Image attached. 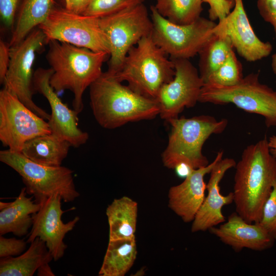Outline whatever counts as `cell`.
<instances>
[{"instance_id": "cell-1", "label": "cell", "mask_w": 276, "mask_h": 276, "mask_svg": "<svg viewBox=\"0 0 276 276\" xmlns=\"http://www.w3.org/2000/svg\"><path fill=\"white\" fill-rule=\"evenodd\" d=\"M233 190L236 212L249 223H258L276 179V158L266 135L247 146L235 166Z\"/></svg>"}, {"instance_id": "cell-2", "label": "cell", "mask_w": 276, "mask_h": 276, "mask_svg": "<svg viewBox=\"0 0 276 276\" xmlns=\"http://www.w3.org/2000/svg\"><path fill=\"white\" fill-rule=\"evenodd\" d=\"M90 105L102 127L112 129L132 122L150 120L159 113L156 99L144 97L122 84L107 71L89 86Z\"/></svg>"}, {"instance_id": "cell-3", "label": "cell", "mask_w": 276, "mask_h": 276, "mask_svg": "<svg viewBox=\"0 0 276 276\" xmlns=\"http://www.w3.org/2000/svg\"><path fill=\"white\" fill-rule=\"evenodd\" d=\"M48 44L47 60L53 70L50 84L56 93L68 89L73 93V109L79 114L83 109L85 90L101 75L109 55L57 40Z\"/></svg>"}, {"instance_id": "cell-4", "label": "cell", "mask_w": 276, "mask_h": 276, "mask_svg": "<svg viewBox=\"0 0 276 276\" xmlns=\"http://www.w3.org/2000/svg\"><path fill=\"white\" fill-rule=\"evenodd\" d=\"M166 55L150 34L129 50L120 69L114 74L121 82L126 81L135 93L156 99L160 88L175 73L173 61Z\"/></svg>"}, {"instance_id": "cell-5", "label": "cell", "mask_w": 276, "mask_h": 276, "mask_svg": "<svg viewBox=\"0 0 276 276\" xmlns=\"http://www.w3.org/2000/svg\"><path fill=\"white\" fill-rule=\"evenodd\" d=\"M168 122L171 131L162 159L164 165L172 169L182 164L194 169L208 166L210 163L202 152V147L211 135L224 131L228 124L225 119L218 120L208 115L178 117Z\"/></svg>"}, {"instance_id": "cell-6", "label": "cell", "mask_w": 276, "mask_h": 276, "mask_svg": "<svg viewBox=\"0 0 276 276\" xmlns=\"http://www.w3.org/2000/svg\"><path fill=\"white\" fill-rule=\"evenodd\" d=\"M0 160L20 175L27 194L35 197L37 203L41 204L56 194L60 195L65 202L73 201L80 195L75 186L73 171L67 167L41 165L21 152L8 149L0 151Z\"/></svg>"}, {"instance_id": "cell-7", "label": "cell", "mask_w": 276, "mask_h": 276, "mask_svg": "<svg viewBox=\"0 0 276 276\" xmlns=\"http://www.w3.org/2000/svg\"><path fill=\"white\" fill-rule=\"evenodd\" d=\"M199 102L233 103L246 112L262 116L267 127L276 126V90L260 82L259 72L243 77L232 86L204 83Z\"/></svg>"}, {"instance_id": "cell-8", "label": "cell", "mask_w": 276, "mask_h": 276, "mask_svg": "<svg viewBox=\"0 0 276 276\" xmlns=\"http://www.w3.org/2000/svg\"><path fill=\"white\" fill-rule=\"evenodd\" d=\"M99 24L110 48L107 71L113 74L120 69L129 50L153 29L144 4L99 18Z\"/></svg>"}, {"instance_id": "cell-9", "label": "cell", "mask_w": 276, "mask_h": 276, "mask_svg": "<svg viewBox=\"0 0 276 276\" xmlns=\"http://www.w3.org/2000/svg\"><path fill=\"white\" fill-rule=\"evenodd\" d=\"M38 27L45 35L47 43L57 40L110 54L99 18L77 14L56 5L45 21Z\"/></svg>"}, {"instance_id": "cell-10", "label": "cell", "mask_w": 276, "mask_h": 276, "mask_svg": "<svg viewBox=\"0 0 276 276\" xmlns=\"http://www.w3.org/2000/svg\"><path fill=\"white\" fill-rule=\"evenodd\" d=\"M153 24L152 37L170 59H188L198 54L212 36L217 25L200 17L186 25L173 24L160 15L154 6L150 7Z\"/></svg>"}, {"instance_id": "cell-11", "label": "cell", "mask_w": 276, "mask_h": 276, "mask_svg": "<svg viewBox=\"0 0 276 276\" xmlns=\"http://www.w3.org/2000/svg\"><path fill=\"white\" fill-rule=\"evenodd\" d=\"M47 43L43 32L37 27L17 44L10 47V59L4 88L15 95L25 105L44 120L51 114L33 101V65L36 54Z\"/></svg>"}, {"instance_id": "cell-12", "label": "cell", "mask_w": 276, "mask_h": 276, "mask_svg": "<svg viewBox=\"0 0 276 276\" xmlns=\"http://www.w3.org/2000/svg\"><path fill=\"white\" fill-rule=\"evenodd\" d=\"M45 120L5 88L0 91V140L8 149L21 152L29 140L52 133Z\"/></svg>"}, {"instance_id": "cell-13", "label": "cell", "mask_w": 276, "mask_h": 276, "mask_svg": "<svg viewBox=\"0 0 276 276\" xmlns=\"http://www.w3.org/2000/svg\"><path fill=\"white\" fill-rule=\"evenodd\" d=\"M175 73L173 79L160 88L156 100L162 119L177 118L185 108L199 102L204 82L198 70L188 59H171Z\"/></svg>"}, {"instance_id": "cell-14", "label": "cell", "mask_w": 276, "mask_h": 276, "mask_svg": "<svg viewBox=\"0 0 276 276\" xmlns=\"http://www.w3.org/2000/svg\"><path fill=\"white\" fill-rule=\"evenodd\" d=\"M53 73L51 67L37 68L33 75L34 91L42 95L50 104L51 114L48 123L52 133L68 141L73 147H80L88 140V133L78 127V114L62 101L51 86L50 80Z\"/></svg>"}, {"instance_id": "cell-15", "label": "cell", "mask_w": 276, "mask_h": 276, "mask_svg": "<svg viewBox=\"0 0 276 276\" xmlns=\"http://www.w3.org/2000/svg\"><path fill=\"white\" fill-rule=\"evenodd\" d=\"M61 200V196L56 194L41 204L40 210L32 215L33 224L27 241V243H31L37 237L41 239L45 243L54 261L63 256L67 248L63 241L64 237L80 219L76 216L67 223L63 222Z\"/></svg>"}, {"instance_id": "cell-16", "label": "cell", "mask_w": 276, "mask_h": 276, "mask_svg": "<svg viewBox=\"0 0 276 276\" xmlns=\"http://www.w3.org/2000/svg\"><path fill=\"white\" fill-rule=\"evenodd\" d=\"M232 11L218 24L224 30L238 54L247 61L254 62L268 56L272 46L260 40L255 33L244 9L242 0H235Z\"/></svg>"}, {"instance_id": "cell-17", "label": "cell", "mask_w": 276, "mask_h": 276, "mask_svg": "<svg viewBox=\"0 0 276 276\" xmlns=\"http://www.w3.org/2000/svg\"><path fill=\"white\" fill-rule=\"evenodd\" d=\"M236 164L233 158H222L212 169L206 184L208 195L192 221V232L206 231L226 221L222 209L234 202V194L233 192L226 195L221 194L219 183L225 173L235 167Z\"/></svg>"}, {"instance_id": "cell-18", "label": "cell", "mask_w": 276, "mask_h": 276, "mask_svg": "<svg viewBox=\"0 0 276 276\" xmlns=\"http://www.w3.org/2000/svg\"><path fill=\"white\" fill-rule=\"evenodd\" d=\"M222 151L218 152L213 161L208 166L194 169L180 184L173 186L168 193V206L185 222H192L205 198L206 174L223 157Z\"/></svg>"}, {"instance_id": "cell-19", "label": "cell", "mask_w": 276, "mask_h": 276, "mask_svg": "<svg viewBox=\"0 0 276 276\" xmlns=\"http://www.w3.org/2000/svg\"><path fill=\"white\" fill-rule=\"evenodd\" d=\"M224 244L236 251L243 248L263 251L271 248L275 240L258 223H249L236 212L218 226L209 229Z\"/></svg>"}, {"instance_id": "cell-20", "label": "cell", "mask_w": 276, "mask_h": 276, "mask_svg": "<svg viewBox=\"0 0 276 276\" xmlns=\"http://www.w3.org/2000/svg\"><path fill=\"white\" fill-rule=\"evenodd\" d=\"M26 188L21 189L14 201L0 202V235L12 233L21 237L26 235L33 224L34 214L41 208V204L27 196Z\"/></svg>"}, {"instance_id": "cell-21", "label": "cell", "mask_w": 276, "mask_h": 276, "mask_svg": "<svg viewBox=\"0 0 276 276\" xmlns=\"http://www.w3.org/2000/svg\"><path fill=\"white\" fill-rule=\"evenodd\" d=\"M24 253L16 257L1 258L0 276H32L41 266L53 257L45 243L37 237Z\"/></svg>"}, {"instance_id": "cell-22", "label": "cell", "mask_w": 276, "mask_h": 276, "mask_svg": "<svg viewBox=\"0 0 276 276\" xmlns=\"http://www.w3.org/2000/svg\"><path fill=\"white\" fill-rule=\"evenodd\" d=\"M71 144L51 133L41 135L27 141L21 153L38 164L52 167L61 166L66 157Z\"/></svg>"}, {"instance_id": "cell-23", "label": "cell", "mask_w": 276, "mask_h": 276, "mask_svg": "<svg viewBox=\"0 0 276 276\" xmlns=\"http://www.w3.org/2000/svg\"><path fill=\"white\" fill-rule=\"evenodd\" d=\"M55 5V0H20L9 42L10 47L21 42L44 22Z\"/></svg>"}, {"instance_id": "cell-24", "label": "cell", "mask_w": 276, "mask_h": 276, "mask_svg": "<svg viewBox=\"0 0 276 276\" xmlns=\"http://www.w3.org/2000/svg\"><path fill=\"white\" fill-rule=\"evenodd\" d=\"M138 205L127 196L115 199L106 214L109 227V240L135 237Z\"/></svg>"}, {"instance_id": "cell-25", "label": "cell", "mask_w": 276, "mask_h": 276, "mask_svg": "<svg viewBox=\"0 0 276 276\" xmlns=\"http://www.w3.org/2000/svg\"><path fill=\"white\" fill-rule=\"evenodd\" d=\"M136 255L135 237L109 240L99 275H125L134 264Z\"/></svg>"}, {"instance_id": "cell-26", "label": "cell", "mask_w": 276, "mask_h": 276, "mask_svg": "<svg viewBox=\"0 0 276 276\" xmlns=\"http://www.w3.org/2000/svg\"><path fill=\"white\" fill-rule=\"evenodd\" d=\"M233 49L224 29L217 23L212 36L198 53L199 73L204 83L225 61Z\"/></svg>"}, {"instance_id": "cell-27", "label": "cell", "mask_w": 276, "mask_h": 276, "mask_svg": "<svg viewBox=\"0 0 276 276\" xmlns=\"http://www.w3.org/2000/svg\"><path fill=\"white\" fill-rule=\"evenodd\" d=\"M202 0H157L158 13L170 22L179 25L197 20L203 10Z\"/></svg>"}, {"instance_id": "cell-28", "label": "cell", "mask_w": 276, "mask_h": 276, "mask_svg": "<svg viewBox=\"0 0 276 276\" xmlns=\"http://www.w3.org/2000/svg\"><path fill=\"white\" fill-rule=\"evenodd\" d=\"M243 78L241 63L237 59L233 49L225 61L209 76L204 83L232 86L238 83Z\"/></svg>"}, {"instance_id": "cell-29", "label": "cell", "mask_w": 276, "mask_h": 276, "mask_svg": "<svg viewBox=\"0 0 276 276\" xmlns=\"http://www.w3.org/2000/svg\"><path fill=\"white\" fill-rule=\"evenodd\" d=\"M145 0H91L83 15L101 18L144 4Z\"/></svg>"}, {"instance_id": "cell-30", "label": "cell", "mask_w": 276, "mask_h": 276, "mask_svg": "<svg viewBox=\"0 0 276 276\" xmlns=\"http://www.w3.org/2000/svg\"><path fill=\"white\" fill-rule=\"evenodd\" d=\"M258 223L276 241V179L264 203L260 220Z\"/></svg>"}, {"instance_id": "cell-31", "label": "cell", "mask_w": 276, "mask_h": 276, "mask_svg": "<svg viewBox=\"0 0 276 276\" xmlns=\"http://www.w3.org/2000/svg\"><path fill=\"white\" fill-rule=\"evenodd\" d=\"M209 4V17L211 20L221 21L231 12L235 5V0H202Z\"/></svg>"}, {"instance_id": "cell-32", "label": "cell", "mask_w": 276, "mask_h": 276, "mask_svg": "<svg viewBox=\"0 0 276 276\" xmlns=\"http://www.w3.org/2000/svg\"><path fill=\"white\" fill-rule=\"evenodd\" d=\"M26 247V242L15 238H7L0 236V257L5 258L20 255Z\"/></svg>"}, {"instance_id": "cell-33", "label": "cell", "mask_w": 276, "mask_h": 276, "mask_svg": "<svg viewBox=\"0 0 276 276\" xmlns=\"http://www.w3.org/2000/svg\"><path fill=\"white\" fill-rule=\"evenodd\" d=\"M20 0H0V16L4 25L13 29Z\"/></svg>"}, {"instance_id": "cell-34", "label": "cell", "mask_w": 276, "mask_h": 276, "mask_svg": "<svg viewBox=\"0 0 276 276\" xmlns=\"http://www.w3.org/2000/svg\"><path fill=\"white\" fill-rule=\"evenodd\" d=\"M257 8L263 19L273 27L276 39V0H257Z\"/></svg>"}, {"instance_id": "cell-35", "label": "cell", "mask_w": 276, "mask_h": 276, "mask_svg": "<svg viewBox=\"0 0 276 276\" xmlns=\"http://www.w3.org/2000/svg\"><path fill=\"white\" fill-rule=\"evenodd\" d=\"M9 43L0 40V82L3 84L10 59Z\"/></svg>"}, {"instance_id": "cell-36", "label": "cell", "mask_w": 276, "mask_h": 276, "mask_svg": "<svg viewBox=\"0 0 276 276\" xmlns=\"http://www.w3.org/2000/svg\"><path fill=\"white\" fill-rule=\"evenodd\" d=\"M90 1L91 0H68L65 7L74 13L82 14Z\"/></svg>"}, {"instance_id": "cell-37", "label": "cell", "mask_w": 276, "mask_h": 276, "mask_svg": "<svg viewBox=\"0 0 276 276\" xmlns=\"http://www.w3.org/2000/svg\"><path fill=\"white\" fill-rule=\"evenodd\" d=\"M270 152L276 158V135H273L268 139Z\"/></svg>"}, {"instance_id": "cell-38", "label": "cell", "mask_w": 276, "mask_h": 276, "mask_svg": "<svg viewBox=\"0 0 276 276\" xmlns=\"http://www.w3.org/2000/svg\"><path fill=\"white\" fill-rule=\"evenodd\" d=\"M38 270V275H55L52 272L49 263L45 264L39 268Z\"/></svg>"}, {"instance_id": "cell-39", "label": "cell", "mask_w": 276, "mask_h": 276, "mask_svg": "<svg viewBox=\"0 0 276 276\" xmlns=\"http://www.w3.org/2000/svg\"><path fill=\"white\" fill-rule=\"evenodd\" d=\"M271 68L273 73L276 76V53L272 56ZM276 84V80H275Z\"/></svg>"}, {"instance_id": "cell-40", "label": "cell", "mask_w": 276, "mask_h": 276, "mask_svg": "<svg viewBox=\"0 0 276 276\" xmlns=\"http://www.w3.org/2000/svg\"><path fill=\"white\" fill-rule=\"evenodd\" d=\"M64 1H65V5H66L68 3V0H64Z\"/></svg>"}]
</instances>
